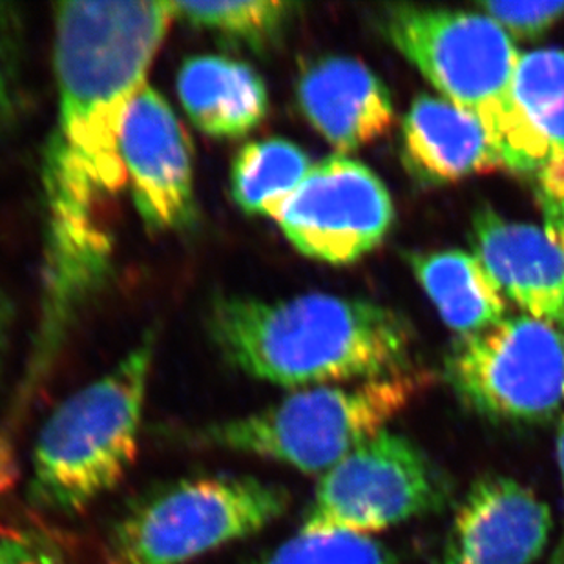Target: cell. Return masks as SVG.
<instances>
[{
    "mask_svg": "<svg viewBox=\"0 0 564 564\" xmlns=\"http://www.w3.org/2000/svg\"><path fill=\"white\" fill-rule=\"evenodd\" d=\"M171 2H63L55 8L57 123L43 165V316L32 380L112 265L116 203L128 183L121 127L165 41Z\"/></svg>",
    "mask_w": 564,
    "mask_h": 564,
    "instance_id": "6da1fadb",
    "label": "cell"
},
{
    "mask_svg": "<svg viewBox=\"0 0 564 564\" xmlns=\"http://www.w3.org/2000/svg\"><path fill=\"white\" fill-rule=\"evenodd\" d=\"M207 329L232 368L289 389L400 373L410 369L415 338L397 311L324 293L274 302L216 296Z\"/></svg>",
    "mask_w": 564,
    "mask_h": 564,
    "instance_id": "7a4b0ae2",
    "label": "cell"
},
{
    "mask_svg": "<svg viewBox=\"0 0 564 564\" xmlns=\"http://www.w3.org/2000/svg\"><path fill=\"white\" fill-rule=\"evenodd\" d=\"M382 28L446 101L486 128L506 171L535 176L543 169L549 147L516 97L521 54L499 24L480 11L404 4L389 8Z\"/></svg>",
    "mask_w": 564,
    "mask_h": 564,
    "instance_id": "3957f363",
    "label": "cell"
},
{
    "mask_svg": "<svg viewBox=\"0 0 564 564\" xmlns=\"http://www.w3.org/2000/svg\"><path fill=\"white\" fill-rule=\"evenodd\" d=\"M154 349L155 335L149 333L112 371L50 415L33 449V505L74 516L121 482L138 455Z\"/></svg>",
    "mask_w": 564,
    "mask_h": 564,
    "instance_id": "277c9868",
    "label": "cell"
},
{
    "mask_svg": "<svg viewBox=\"0 0 564 564\" xmlns=\"http://www.w3.org/2000/svg\"><path fill=\"white\" fill-rule=\"evenodd\" d=\"M427 380L410 368L351 386L302 389L265 410L202 427L192 441L276 460L302 474H325L386 432Z\"/></svg>",
    "mask_w": 564,
    "mask_h": 564,
    "instance_id": "5b68a950",
    "label": "cell"
},
{
    "mask_svg": "<svg viewBox=\"0 0 564 564\" xmlns=\"http://www.w3.org/2000/svg\"><path fill=\"white\" fill-rule=\"evenodd\" d=\"M288 506L285 488L247 475L180 480L116 524L108 564H187L260 533Z\"/></svg>",
    "mask_w": 564,
    "mask_h": 564,
    "instance_id": "8992f818",
    "label": "cell"
},
{
    "mask_svg": "<svg viewBox=\"0 0 564 564\" xmlns=\"http://www.w3.org/2000/svg\"><path fill=\"white\" fill-rule=\"evenodd\" d=\"M452 485L416 442L378 433L325 471L305 510L299 533H373L438 513L449 505Z\"/></svg>",
    "mask_w": 564,
    "mask_h": 564,
    "instance_id": "52a82bcc",
    "label": "cell"
},
{
    "mask_svg": "<svg viewBox=\"0 0 564 564\" xmlns=\"http://www.w3.org/2000/svg\"><path fill=\"white\" fill-rule=\"evenodd\" d=\"M458 400L488 421L543 424L564 408V329L528 314L458 340L446 358Z\"/></svg>",
    "mask_w": 564,
    "mask_h": 564,
    "instance_id": "ba28073f",
    "label": "cell"
},
{
    "mask_svg": "<svg viewBox=\"0 0 564 564\" xmlns=\"http://www.w3.org/2000/svg\"><path fill=\"white\" fill-rule=\"evenodd\" d=\"M272 219L300 254L349 265L382 243L394 221V205L368 165L335 154L311 166Z\"/></svg>",
    "mask_w": 564,
    "mask_h": 564,
    "instance_id": "9c48e42d",
    "label": "cell"
},
{
    "mask_svg": "<svg viewBox=\"0 0 564 564\" xmlns=\"http://www.w3.org/2000/svg\"><path fill=\"white\" fill-rule=\"evenodd\" d=\"M121 154L133 203L152 230H182L196 221L191 139L160 91L144 85L128 105Z\"/></svg>",
    "mask_w": 564,
    "mask_h": 564,
    "instance_id": "30bf717a",
    "label": "cell"
},
{
    "mask_svg": "<svg viewBox=\"0 0 564 564\" xmlns=\"http://www.w3.org/2000/svg\"><path fill=\"white\" fill-rule=\"evenodd\" d=\"M552 513L506 475L475 480L457 508L437 564H533L550 543Z\"/></svg>",
    "mask_w": 564,
    "mask_h": 564,
    "instance_id": "8fae6325",
    "label": "cell"
},
{
    "mask_svg": "<svg viewBox=\"0 0 564 564\" xmlns=\"http://www.w3.org/2000/svg\"><path fill=\"white\" fill-rule=\"evenodd\" d=\"M471 243L506 300L564 329V251L549 230L485 207L475 214Z\"/></svg>",
    "mask_w": 564,
    "mask_h": 564,
    "instance_id": "7c38bea8",
    "label": "cell"
},
{
    "mask_svg": "<svg viewBox=\"0 0 564 564\" xmlns=\"http://www.w3.org/2000/svg\"><path fill=\"white\" fill-rule=\"evenodd\" d=\"M300 108L311 127L340 155L362 149L393 127L389 88L360 61L330 55L299 80Z\"/></svg>",
    "mask_w": 564,
    "mask_h": 564,
    "instance_id": "4fadbf2b",
    "label": "cell"
},
{
    "mask_svg": "<svg viewBox=\"0 0 564 564\" xmlns=\"http://www.w3.org/2000/svg\"><path fill=\"white\" fill-rule=\"evenodd\" d=\"M402 161L427 185L505 169L486 128L444 97H416L402 121Z\"/></svg>",
    "mask_w": 564,
    "mask_h": 564,
    "instance_id": "5bb4252c",
    "label": "cell"
},
{
    "mask_svg": "<svg viewBox=\"0 0 564 564\" xmlns=\"http://www.w3.org/2000/svg\"><path fill=\"white\" fill-rule=\"evenodd\" d=\"M177 96L192 124L210 138L238 139L269 112L265 80L251 64L196 55L177 72Z\"/></svg>",
    "mask_w": 564,
    "mask_h": 564,
    "instance_id": "9a60e30c",
    "label": "cell"
},
{
    "mask_svg": "<svg viewBox=\"0 0 564 564\" xmlns=\"http://www.w3.org/2000/svg\"><path fill=\"white\" fill-rule=\"evenodd\" d=\"M410 263L442 322L460 340L482 335L508 318V300L471 252L449 249L411 254Z\"/></svg>",
    "mask_w": 564,
    "mask_h": 564,
    "instance_id": "2e32d148",
    "label": "cell"
},
{
    "mask_svg": "<svg viewBox=\"0 0 564 564\" xmlns=\"http://www.w3.org/2000/svg\"><path fill=\"white\" fill-rule=\"evenodd\" d=\"M310 155L288 139L243 144L230 166V196L249 216L274 218L311 171Z\"/></svg>",
    "mask_w": 564,
    "mask_h": 564,
    "instance_id": "e0dca14e",
    "label": "cell"
},
{
    "mask_svg": "<svg viewBox=\"0 0 564 564\" xmlns=\"http://www.w3.org/2000/svg\"><path fill=\"white\" fill-rule=\"evenodd\" d=\"M516 97L550 158H564V50H533L519 57Z\"/></svg>",
    "mask_w": 564,
    "mask_h": 564,
    "instance_id": "ac0fdd59",
    "label": "cell"
},
{
    "mask_svg": "<svg viewBox=\"0 0 564 564\" xmlns=\"http://www.w3.org/2000/svg\"><path fill=\"white\" fill-rule=\"evenodd\" d=\"M171 10L174 19L216 32L232 43L261 50L282 35L293 19L296 4L278 0L171 2Z\"/></svg>",
    "mask_w": 564,
    "mask_h": 564,
    "instance_id": "d6986e66",
    "label": "cell"
},
{
    "mask_svg": "<svg viewBox=\"0 0 564 564\" xmlns=\"http://www.w3.org/2000/svg\"><path fill=\"white\" fill-rule=\"evenodd\" d=\"M251 564H397V555L366 535L299 533Z\"/></svg>",
    "mask_w": 564,
    "mask_h": 564,
    "instance_id": "ffe728a7",
    "label": "cell"
},
{
    "mask_svg": "<svg viewBox=\"0 0 564 564\" xmlns=\"http://www.w3.org/2000/svg\"><path fill=\"white\" fill-rule=\"evenodd\" d=\"M480 13L490 17L508 35L538 39L564 17V2H477Z\"/></svg>",
    "mask_w": 564,
    "mask_h": 564,
    "instance_id": "44dd1931",
    "label": "cell"
},
{
    "mask_svg": "<svg viewBox=\"0 0 564 564\" xmlns=\"http://www.w3.org/2000/svg\"><path fill=\"white\" fill-rule=\"evenodd\" d=\"M21 96V41L0 24V132L15 116Z\"/></svg>",
    "mask_w": 564,
    "mask_h": 564,
    "instance_id": "7402d4cb",
    "label": "cell"
},
{
    "mask_svg": "<svg viewBox=\"0 0 564 564\" xmlns=\"http://www.w3.org/2000/svg\"><path fill=\"white\" fill-rule=\"evenodd\" d=\"M0 564H61L59 555L32 539H0Z\"/></svg>",
    "mask_w": 564,
    "mask_h": 564,
    "instance_id": "603a6c76",
    "label": "cell"
},
{
    "mask_svg": "<svg viewBox=\"0 0 564 564\" xmlns=\"http://www.w3.org/2000/svg\"><path fill=\"white\" fill-rule=\"evenodd\" d=\"M541 208H543L544 221H546L544 229L554 236L564 251V202L546 205V207Z\"/></svg>",
    "mask_w": 564,
    "mask_h": 564,
    "instance_id": "cb8c5ba5",
    "label": "cell"
},
{
    "mask_svg": "<svg viewBox=\"0 0 564 564\" xmlns=\"http://www.w3.org/2000/svg\"><path fill=\"white\" fill-rule=\"evenodd\" d=\"M557 460H560L561 479H563L564 497V413L561 416L560 430H557ZM552 564H564V521L563 532H561L560 543L555 546Z\"/></svg>",
    "mask_w": 564,
    "mask_h": 564,
    "instance_id": "d4e9b609",
    "label": "cell"
},
{
    "mask_svg": "<svg viewBox=\"0 0 564 564\" xmlns=\"http://www.w3.org/2000/svg\"><path fill=\"white\" fill-rule=\"evenodd\" d=\"M8 325H10V305L6 302L4 294L0 293V364H2V355H4Z\"/></svg>",
    "mask_w": 564,
    "mask_h": 564,
    "instance_id": "484cf974",
    "label": "cell"
}]
</instances>
